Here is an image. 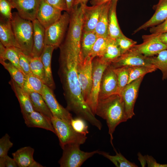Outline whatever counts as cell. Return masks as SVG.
<instances>
[{
    "instance_id": "ac0fdd59",
    "label": "cell",
    "mask_w": 167,
    "mask_h": 167,
    "mask_svg": "<svg viewBox=\"0 0 167 167\" xmlns=\"http://www.w3.org/2000/svg\"><path fill=\"white\" fill-rule=\"evenodd\" d=\"M34 149L30 146L18 149L12 153L13 158L19 167H43L33 158Z\"/></svg>"
},
{
    "instance_id": "f1b7e54d",
    "label": "cell",
    "mask_w": 167,
    "mask_h": 167,
    "mask_svg": "<svg viewBox=\"0 0 167 167\" xmlns=\"http://www.w3.org/2000/svg\"><path fill=\"white\" fill-rule=\"evenodd\" d=\"M156 56L150 57L152 65L162 72V80L167 79V49L159 53Z\"/></svg>"
},
{
    "instance_id": "603a6c76",
    "label": "cell",
    "mask_w": 167,
    "mask_h": 167,
    "mask_svg": "<svg viewBox=\"0 0 167 167\" xmlns=\"http://www.w3.org/2000/svg\"><path fill=\"white\" fill-rule=\"evenodd\" d=\"M55 48L50 45H45L41 54L40 57L44 68L45 79V84L53 91L55 88V85L52 75L51 62L52 55Z\"/></svg>"
},
{
    "instance_id": "6da1fadb",
    "label": "cell",
    "mask_w": 167,
    "mask_h": 167,
    "mask_svg": "<svg viewBox=\"0 0 167 167\" xmlns=\"http://www.w3.org/2000/svg\"><path fill=\"white\" fill-rule=\"evenodd\" d=\"M60 48L58 74L67 103L66 109L78 117L96 126L100 121L95 117L85 101L79 81L77 65L80 55L72 49L61 45Z\"/></svg>"
},
{
    "instance_id": "816d5d0a",
    "label": "cell",
    "mask_w": 167,
    "mask_h": 167,
    "mask_svg": "<svg viewBox=\"0 0 167 167\" xmlns=\"http://www.w3.org/2000/svg\"><path fill=\"white\" fill-rule=\"evenodd\" d=\"M89 0H75L74 6L80 5L82 3L87 4Z\"/></svg>"
},
{
    "instance_id": "f6af8a7d",
    "label": "cell",
    "mask_w": 167,
    "mask_h": 167,
    "mask_svg": "<svg viewBox=\"0 0 167 167\" xmlns=\"http://www.w3.org/2000/svg\"><path fill=\"white\" fill-rule=\"evenodd\" d=\"M49 4L62 11H67L66 0H45Z\"/></svg>"
},
{
    "instance_id": "2e32d148",
    "label": "cell",
    "mask_w": 167,
    "mask_h": 167,
    "mask_svg": "<svg viewBox=\"0 0 167 167\" xmlns=\"http://www.w3.org/2000/svg\"><path fill=\"white\" fill-rule=\"evenodd\" d=\"M83 4V31H94L104 3L92 6Z\"/></svg>"
},
{
    "instance_id": "44dd1931",
    "label": "cell",
    "mask_w": 167,
    "mask_h": 167,
    "mask_svg": "<svg viewBox=\"0 0 167 167\" xmlns=\"http://www.w3.org/2000/svg\"><path fill=\"white\" fill-rule=\"evenodd\" d=\"M32 22L33 35L31 57H40L45 46V29L36 19L32 21Z\"/></svg>"
},
{
    "instance_id": "f546056e",
    "label": "cell",
    "mask_w": 167,
    "mask_h": 167,
    "mask_svg": "<svg viewBox=\"0 0 167 167\" xmlns=\"http://www.w3.org/2000/svg\"><path fill=\"white\" fill-rule=\"evenodd\" d=\"M108 43L104 55L102 58L110 64L119 57L122 54L115 39L108 37Z\"/></svg>"
},
{
    "instance_id": "484cf974",
    "label": "cell",
    "mask_w": 167,
    "mask_h": 167,
    "mask_svg": "<svg viewBox=\"0 0 167 167\" xmlns=\"http://www.w3.org/2000/svg\"><path fill=\"white\" fill-rule=\"evenodd\" d=\"M98 37L95 31H83L80 41V51L83 58L89 55Z\"/></svg>"
},
{
    "instance_id": "f35d334b",
    "label": "cell",
    "mask_w": 167,
    "mask_h": 167,
    "mask_svg": "<svg viewBox=\"0 0 167 167\" xmlns=\"http://www.w3.org/2000/svg\"><path fill=\"white\" fill-rule=\"evenodd\" d=\"M84 120L78 117L71 119V123L74 129L77 132L86 135L89 133L88 127Z\"/></svg>"
},
{
    "instance_id": "cb8c5ba5",
    "label": "cell",
    "mask_w": 167,
    "mask_h": 167,
    "mask_svg": "<svg viewBox=\"0 0 167 167\" xmlns=\"http://www.w3.org/2000/svg\"><path fill=\"white\" fill-rule=\"evenodd\" d=\"M118 1H112L108 17V37L114 39L125 36L120 29L117 18L116 7Z\"/></svg>"
},
{
    "instance_id": "681fc988",
    "label": "cell",
    "mask_w": 167,
    "mask_h": 167,
    "mask_svg": "<svg viewBox=\"0 0 167 167\" xmlns=\"http://www.w3.org/2000/svg\"><path fill=\"white\" fill-rule=\"evenodd\" d=\"M67 9V12L70 13L72 10L75 0H66Z\"/></svg>"
},
{
    "instance_id": "7c38bea8",
    "label": "cell",
    "mask_w": 167,
    "mask_h": 167,
    "mask_svg": "<svg viewBox=\"0 0 167 167\" xmlns=\"http://www.w3.org/2000/svg\"><path fill=\"white\" fill-rule=\"evenodd\" d=\"M53 91L44 84L41 95L54 117L65 120L71 123L72 117L69 111L58 101Z\"/></svg>"
},
{
    "instance_id": "8fae6325",
    "label": "cell",
    "mask_w": 167,
    "mask_h": 167,
    "mask_svg": "<svg viewBox=\"0 0 167 167\" xmlns=\"http://www.w3.org/2000/svg\"><path fill=\"white\" fill-rule=\"evenodd\" d=\"M144 77L128 84L122 91L120 95L124 101L128 119L135 115L134 107L138 96L139 88Z\"/></svg>"
},
{
    "instance_id": "ee69618b",
    "label": "cell",
    "mask_w": 167,
    "mask_h": 167,
    "mask_svg": "<svg viewBox=\"0 0 167 167\" xmlns=\"http://www.w3.org/2000/svg\"><path fill=\"white\" fill-rule=\"evenodd\" d=\"M1 167H17L18 165L14 159L11 158L8 155L0 157Z\"/></svg>"
},
{
    "instance_id": "d6986e66",
    "label": "cell",
    "mask_w": 167,
    "mask_h": 167,
    "mask_svg": "<svg viewBox=\"0 0 167 167\" xmlns=\"http://www.w3.org/2000/svg\"><path fill=\"white\" fill-rule=\"evenodd\" d=\"M9 83L19 102L23 117L34 111L29 94L11 78Z\"/></svg>"
},
{
    "instance_id": "7dc6e473",
    "label": "cell",
    "mask_w": 167,
    "mask_h": 167,
    "mask_svg": "<svg viewBox=\"0 0 167 167\" xmlns=\"http://www.w3.org/2000/svg\"><path fill=\"white\" fill-rule=\"evenodd\" d=\"M155 35L167 47V32Z\"/></svg>"
},
{
    "instance_id": "ba28073f",
    "label": "cell",
    "mask_w": 167,
    "mask_h": 167,
    "mask_svg": "<svg viewBox=\"0 0 167 167\" xmlns=\"http://www.w3.org/2000/svg\"><path fill=\"white\" fill-rule=\"evenodd\" d=\"M93 59L89 56L85 58L82 56L79 59L77 65L78 79L85 102L89 96L92 86Z\"/></svg>"
},
{
    "instance_id": "4dcf8cb0",
    "label": "cell",
    "mask_w": 167,
    "mask_h": 167,
    "mask_svg": "<svg viewBox=\"0 0 167 167\" xmlns=\"http://www.w3.org/2000/svg\"><path fill=\"white\" fill-rule=\"evenodd\" d=\"M116 155H110L108 153L104 151H99L98 154L107 158L117 167H136L135 163L128 160L120 152L118 153L115 150Z\"/></svg>"
},
{
    "instance_id": "c3c4849f",
    "label": "cell",
    "mask_w": 167,
    "mask_h": 167,
    "mask_svg": "<svg viewBox=\"0 0 167 167\" xmlns=\"http://www.w3.org/2000/svg\"><path fill=\"white\" fill-rule=\"evenodd\" d=\"M113 0H90V2L92 5H96L102 4Z\"/></svg>"
},
{
    "instance_id": "f907efd6",
    "label": "cell",
    "mask_w": 167,
    "mask_h": 167,
    "mask_svg": "<svg viewBox=\"0 0 167 167\" xmlns=\"http://www.w3.org/2000/svg\"><path fill=\"white\" fill-rule=\"evenodd\" d=\"M138 159L140 161L142 166V167L145 166L147 163L145 156H143L141 154L139 153L138 154Z\"/></svg>"
},
{
    "instance_id": "d4e9b609",
    "label": "cell",
    "mask_w": 167,
    "mask_h": 167,
    "mask_svg": "<svg viewBox=\"0 0 167 167\" xmlns=\"http://www.w3.org/2000/svg\"><path fill=\"white\" fill-rule=\"evenodd\" d=\"M111 3L112 1L104 4L94 31L98 36L108 37L109 14Z\"/></svg>"
},
{
    "instance_id": "1f68e13d",
    "label": "cell",
    "mask_w": 167,
    "mask_h": 167,
    "mask_svg": "<svg viewBox=\"0 0 167 167\" xmlns=\"http://www.w3.org/2000/svg\"><path fill=\"white\" fill-rule=\"evenodd\" d=\"M129 79L128 84L143 77L147 74L155 71V67L145 66H138L129 67Z\"/></svg>"
},
{
    "instance_id": "83f0119b",
    "label": "cell",
    "mask_w": 167,
    "mask_h": 167,
    "mask_svg": "<svg viewBox=\"0 0 167 167\" xmlns=\"http://www.w3.org/2000/svg\"><path fill=\"white\" fill-rule=\"evenodd\" d=\"M44 84L40 79L31 72L25 75L23 88L28 93L36 92L41 94Z\"/></svg>"
},
{
    "instance_id": "9c48e42d",
    "label": "cell",
    "mask_w": 167,
    "mask_h": 167,
    "mask_svg": "<svg viewBox=\"0 0 167 167\" xmlns=\"http://www.w3.org/2000/svg\"><path fill=\"white\" fill-rule=\"evenodd\" d=\"M109 65L113 68L138 66L155 67L151 63L150 57L145 56L131 49L122 54Z\"/></svg>"
},
{
    "instance_id": "ab89813d",
    "label": "cell",
    "mask_w": 167,
    "mask_h": 167,
    "mask_svg": "<svg viewBox=\"0 0 167 167\" xmlns=\"http://www.w3.org/2000/svg\"><path fill=\"white\" fill-rule=\"evenodd\" d=\"M10 139V137L7 133L0 139V157L8 155V151L13 146V143Z\"/></svg>"
},
{
    "instance_id": "ffe728a7",
    "label": "cell",
    "mask_w": 167,
    "mask_h": 167,
    "mask_svg": "<svg viewBox=\"0 0 167 167\" xmlns=\"http://www.w3.org/2000/svg\"><path fill=\"white\" fill-rule=\"evenodd\" d=\"M23 117L28 127L41 128L55 134L51 120L41 113L34 111Z\"/></svg>"
},
{
    "instance_id": "277c9868",
    "label": "cell",
    "mask_w": 167,
    "mask_h": 167,
    "mask_svg": "<svg viewBox=\"0 0 167 167\" xmlns=\"http://www.w3.org/2000/svg\"><path fill=\"white\" fill-rule=\"evenodd\" d=\"M51 121L62 149L68 144L80 145L85 142L87 138L86 135L76 132L68 121L54 116Z\"/></svg>"
},
{
    "instance_id": "9a60e30c",
    "label": "cell",
    "mask_w": 167,
    "mask_h": 167,
    "mask_svg": "<svg viewBox=\"0 0 167 167\" xmlns=\"http://www.w3.org/2000/svg\"><path fill=\"white\" fill-rule=\"evenodd\" d=\"M21 18L31 21L36 19L41 0H9Z\"/></svg>"
},
{
    "instance_id": "7bdbcfd3",
    "label": "cell",
    "mask_w": 167,
    "mask_h": 167,
    "mask_svg": "<svg viewBox=\"0 0 167 167\" xmlns=\"http://www.w3.org/2000/svg\"><path fill=\"white\" fill-rule=\"evenodd\" d=\"M149 31L151 34H154L167 32V19L160 24L150 28Z\"/></svg>"
},
{
    "instance_id": "5b68a950",
    "label": "cell",
    "mask_w": 167,
    "mask_h": 167,
    "mask_svg": "<svg viewBox=\"0 0 167 167\" xmlns=\"http://www.w3.org/2000/svg\"><path fill=\"white\" fill-rule=\"evenodd\" d=\"M80 144L71 143L62 149V156L58 161L61 167H79L88 159L98 153L99 151L85 152L80 149Z\"/></svg>"
},
{
    "instance_id": "30bf717a",
    "label": "cell",
    "mask_w": 167,
    "mask_h": 167,
    "mask_svg": "<svg viewBox=\"0 0 167 167\" xmlns=\"http://www.w3.org/2000/svg\"><path fill=\"white\" fill-rule=\"evenodd\" d=\"M142 37L143 42L135 45L131 49L145 56L151 57L163 50L167 49V46L154 34L144 35Z\"/></svg>"
},
{
    "instance_id": "60d3db41",
    "label": "cell",
    "mask_w": 167,
    "mask_h": 167,
    "mask_svg": "<svg viewBox=\"0 0 167 167\" xmlns=\"http://www.w3.org/2000/svg\"><path fill=\"white\" fill-rule=\"evenodd\" d=\"M19 63L23 72L25 75L31 72L30 67V58L19 49Z\"/></svg>"
},
{
    "instance_id": "d590c367",
    "label": "cell",
    "mask_w": 167,
    "mask_h": 167,
    "mask_svg": "<svg viewBox=\"0 0 167 167\" xmlns=\"http://www.w3.org/2000/svg\"><path fill=\"white\" fill-rule=\"evenodd\" d=\"M128 67L113 68L116 75L118 85V93L120 95L122 90L128 84Z\"/></svg>"
},
{
    "instance_id": "5bb4252c",
    "label": "cell",
    "mask_w": 167,
    "mask_h": 167,
    "mask_svg": "<svg viewBox=\"0 0 167 167\" xmlns=\"http://www.w3.org/2000/svg\"><path fill=\"white\" fill-rule=\"evenodd\" d=\"M62 11L49 4L45 0H41L36 19L46 29L60 18L62 15Z\"/></svg>"
},
{
    "instance_id": "e575fe53",
    "label": "cell",
    "mask_w": 167,
    "mask_h": 167,
    "mask_svg": "<svg viewBox=\"0 0 167 167\" xmlns=\"http://www.w3.org/2000/svg\"><path fill=\"white\" fill-rule=\"evenodd\" d=\"M108 43V37L98 36L88 56L93 58L103 57Z\"/></svg>"
},
{
    "instance_id": "bcb514c9",
    "label": "cell",
    "mask_w": 167,
    "mask_h": 167,
    "mask_svg": "<svg viewBox=\"0 0 167 167\" xmlns=\"http://www.w3.org/2000/svg\"><path fill=\"white\" fill-rule=\"evenodd\" d=\"M148 166L149 167H167V164H161L157 163L152 156L148 155L145 156Z\"/></svg>"
},
{
    "instance_id": "74e56055",
    "label": "cell",
    "mask_w": 167,
    "mask_h": 167,
    "mask_svg": "<svg viewBox=\"0 0 167 167\" xmlns=\"http://www.w3.org/2000/svg\"><path fill=\"white\" fill-rule=\"evenodd\" d=\"M115 40L122 54L129 50L137 44L136 41L127 37L125 36L118 37Z\"/></svg>"
},
{
    "instance_id": "d6a6232c",
    "label": "cell",
    "mask_w": 167,
    "mask_h": 167,
    "mask_svg": "<svg viewBox=\"0 0 167 167\" xmlns=\"http://www.w3.org/2000/svg\"><path fill=\"white\" fill-rule=\"evenodd\" d=\"M0 62L9 73L12 79L21 87L23 88L25 75L10 62L0 60Z\"/></svg>"
},
{
    "instance_id": "4fadbf2b",
    "label": "cell",
    "mask_w": 167,
    "mask_h": 167,
    "mask_svg": "<svg viewBox=\"0 0 167 167\" xmlns=\"http://www.w3.org/2000/svg\"><path fill=\"white\" fill-rule=\"evenodd\" d=\"M118 93L116 75L109 65L105 70L101 79L98 99L106 98Z\"/></svg>"
},
{
    "instance_id": "b9f144b4",
    "label": "cell",
    "mask_w": 167,
    "mask_h": 167,
    "mask_svg": "<svg viewBox=\"0 0 167 167\" xmlns=\"http://www.w3.org/2000/svg\"><path fill=\"white\" fill-rule=\"evenodd\" d=\"M12 5L9 0H0V13L1 16L11 20L12 17Z\"/></svg>"
},
{
    "instance_id": "836d02e7",
    "label": "cell",
    "mask_w": 167,
    "mask_h": 167,
    "mask_svg": "<svg viewBox=\"0 0 167 167\" xmlns=\"http://www.w3.org/2000/svg\"><path fill=\"white\" fill-rule=\"evenodd\" d=\"M30 67L31 72L45 84V74L44 66L40 57H31Z\"/></svg>"
},
{
    "instance_id": "7a4b0ae2",
    "label": "cell",
    "mask_w": 167,
    "mask_h": 167,
    "mask_svg": "<svg viewBox=\"0 0 167 167\" xmlns=\"http://www.w3.org/2000/svg\"><path fill=\"white\" fill-rule=\"evenodd\" d=\"M106 121L113 146V134L116 127L128 119L126 115L124 103L121 95L115 94L105 98L98 99L95 115Z\"/></svg>"
},
{
    "instance_id": "8d00e7d4",
    "label": "cell",
    "mask_w": 167,
    "mask_h": 167,
    "mask_svg": "<svg viewBox=\"0 0 167 167\" xmlns=\"http://www.w3.org/2000/svg\"><path fill=\"white\" fill-rule=\"evenodd\" d=\"M20 49L14 47L6 48L4 56L2 58L0 59V60L4 61L9 60L13 65L22 72L19 63V52Z\"/></svg>"
},
{
    "instance_id": "52a82bcc",
    "label": "cell",
    "mask_w": 167,
    "mask_h": 167,
    "mask_svg": "<svg viewBox=\"0 0 167 167\" xmlns=\"http://www.w3.org/2000/svg\"><path fill=\"white\" fill-rule=\"evenodd\" d=\"M70 19V14L65 11L56 21L45 29V45H52L55 49L59 47L63 41Z\"/></svg>"
},
{
    "instance_id": "e0dca14e",
    "label": "cell",
    "mask_w": 167,
    "mask_h": 167,
    "mask_svg": "<svg viewBox=\"0 0 167 167\" xmlns=\"http://www.w3.org/2000/svg\"><path fill=\"white\" fill-rule=\"evenodd\" d=\"M155 12L151 18L137 28L133 32L135 34L140 31L146 30L161 23L167 19V0H159L158 3L153 6Z\"/></svg>"
},
{
    "instance_id": "4316f807",
    "label": "cell",
    "mask_w": 167,
    "mask_h": 167,
    "mask_svg": "<svg viewBox=\"0 0 167 167\" xmlns=\"http://www.w3.org/2000/svg\"><path fill=\"white\" fill-rule=\"evenodd\" d=\"M28 94L34 111L41 113L51 120L53 115L41 95L36 92Z\"/></svg>"
},
{
    "instance_id": "8992f818",
    "label": "cell",
    "mask_w": 167,
    "mask_h": 167,
    "mask_svg": "<svg viewBox=\"0 0 167 167\" xmlns=\"http://www.w3.org/2000/svg\"><path fill=\"white\" fill-rule=\"evenodd\" d=\"M109 65L102 58L96 57L92 60V86L86 102L95 115L102 77L105 70Z\"/></svg>"
},
{
    "instance_id": "7402d4cb",
    "label": "cell",
    "mask_w": 167,
    "mask_h": 167,
    "mask_svg": "<svg viewBox=\"0 0 167 167\" xmlns=\"http://www.w3.org/2000/svg\"><path fill=\"white\" fill-rule=\"evenodd\" d=\"M0 42L6 47L19 49L12 28L11 20L0 16Z\"/></svg>"
},
{
    "instance_id": "3957f363",
    "label": "cell",
    "mask_w": 167,
    "mask_h": 167,
    "mask_svg": "<svg viewBox=\"0 0 167 167\" xmlns=\"http://www.w3.org/2000/svg\"><path fill=\"white\" fill-rule=\"evenodd\" d=\"M11 21L15 36L19 49L25 55L31 57L33 35L32 22L21 18L17 12L12 14Z\"/></svg>"
}]
</instances>
